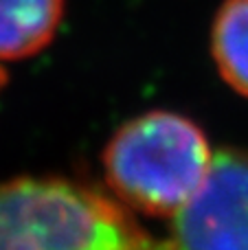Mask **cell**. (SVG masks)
Masks as SVG:
<instances>
[{
    "mask_svg": "<svg viewBox=\"0 0 248 250\" xmlns=\"http://www.w3.org/2000/svg\"><path fill=\"white\" fill-rule=\"evenodd\" d=\"M101 158L105 182L123 207L174 217L205 182L213 149L191 119L152 110L123 123Z\"/></svg>",
    "mask_w": 248,
    "mask_h": 250,
    "instance_id": "2",
    "label": "cell"
},
{
    "mask_svg": "<svg viewBox=\"0 0 248 250\" xmlns=\"http://www.w3.org/2000/svg\"><path fill=\"white\" fill-rule=\"evenodd\" d=\"M171 250H248V149L224 147L174 215Z\"/></svg>",
    "mask_w": 248,
    "mask_h": 250,
    "instance_id": "3",
    "label": "cell"
},
{
    "mask_svg": "<svg viewBox=\"0 0 248 250\" xmlns=\"http://www.w3.org/2000/svg\"><path fill=\"white\" fill-rule=\"evenodd\" d=\"M4 82H7V73H4V68L0 66V88L4 86Z\"/></svg>",
    "mask_w": 248,
    "mask_h": 250,
    "instance_id": "6",
    "label": "cell"
},
{
    "mask_svg": "<svg viewBox=\"0 0 248 250\" xmlns=\"http://www.w3.org/2000/svg\"><path fill=\"white\" fill-rule=\"evenodd\" d=\"M0 250H171L119 200L68 178L0 182Z\"/></svg>",
    "mask_w": 248,
    "mask_h": 250,
    "instance_id": "1",
    "label": "cell"
},
{
    "mask_svg": "<svg viewBox=\"0 0 248 250\" xmlns=\"http://www.w3.org/2000/svg\"><path fill=\"white\" fill-rule=\"evenodd\" d=\"M64 0H0V62L33 57L53 42Z\"/></svg>",
    "mask_w": 248,
    "mask_h": 250,
    "instance_id": "4",
    "label": "cell"
},
{
    "mask_svg": "<svg viewBox=\"0 0 248 250\" xmlns=\"http://www.w3.org/2000/svg\"><path fill=\"white\" fill-rule=\"evenodd\" d=\"M218 73L237 95L248 97V0H224L211 29Z\"/></svg>",
    "mask_w": 248,
    "mask_h": 250,
    "instance_id": "5",
    "label": "cell"
}]
</instances>
